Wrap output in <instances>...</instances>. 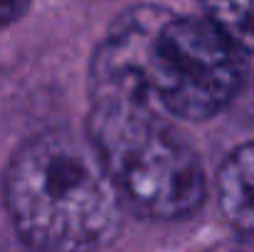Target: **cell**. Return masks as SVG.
Listing matches in <instances>:
<instances>
[{
  "label": "cell",
  "instance_id": "cell-4",
  "mask_svg": "<svg viewBox=\"0 0 254 252\" xmlns=\"http://www.w3.org/2000/svg\"><path fill=\"white\" fill-rule=\"evenodd\" d=\"M215 195L225 223L254 240V141L225 156L215 175Z\"/></svg>",
  "mask_w": 254,
  "mask_h": 252
},
{
  "label": "cell",
  "instance_id": "cell-5",
  "mask_svg": "<svg viewBox=\"0 0 254 252\" xmlns=\"http://www.w3.org/2000/svg\"><path fill=\"white\" fill-rule=\"evenodd\" d=\"M207 17L245 55H254V0H197Z\"/></svg>",
  "mask_w": 254,
  "mask_h": 252
},
{
  "label": "cell",
  "instance_id": "cell-1",
  "mask_svg": "<svg viewBox=\"0 0 254 252\" xmlns=\"http://www.w3.org/2000/svg\"><path fill=\"white\" fill-rule=\"evenodd\" d=\"M247 77V55L207 17L141 2L124 10L89 62V99L141 101L183 121L225 111Z\"/></svg>",
  "mask_w": 254,
  "mask_h": 252
},
{
  "label": "cell",
  "instance_id": "cell-2",
  "mask_svg": "<svg viewBox=\"0 0 254 252\" xmlns=\"http://www.w3.org/2000/svg\"><path fill=\"white\" fill-rule=\"evenodd\" d=\"M15 235L37 252H96L124 228V200L86 134L47 129L22 141L2 170Z\"/></svg>",
  "mask_w": 254,
  "mask_h": 252
},
{
  "label": "cell",
  "instance_id": "cell-6",
  "mask_svg": "<svg viewBox=\"0 0 254 252\" xmlns=\"http://www.w3.org/2000/svg\"><path fill=\"white\" fill-rule=\"evenodd\" d=\"M30 2L32 0H0V30L10 27L12 22H17L27 12Z\"/></svg>",
  "mask_w": 254,
  "mask_h": 252
},
{
  "label": "cell",
  "instance_id": "cell-3",
  "mask_svg": "<svg viewBox=\"0 0 254 252\" xmlns=\"http://www.w3.org/2000/svg\"><path fill=\"white\" fill-rule=\"evenodd\" d=\"M84 134L124 205L136 215L180 223L205 205L207 175L200 154L158 109L141 101L94 99Z\"/></svg>",
  "mask_w": 254,
  "mask_h": 252
}]
</instances>
